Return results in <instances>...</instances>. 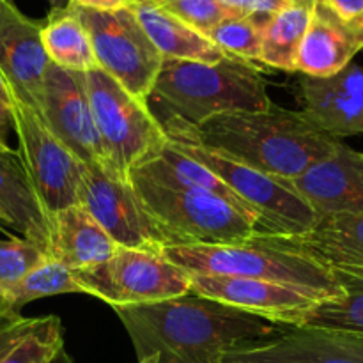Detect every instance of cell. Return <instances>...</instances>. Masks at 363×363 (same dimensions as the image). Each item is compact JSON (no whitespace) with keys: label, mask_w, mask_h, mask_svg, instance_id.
<instances>
[{"label":"cell","mask_w":363,"mask_h":363,"mask_svg":"<svg viewBox=\"0 0 363 363\" xmlns=\"http://www.w3.org/2000/svg\"><path fill=\"white\" fill-rule=\"evenodd\" d=\"M169 144L218 176L254 213L257 233L296 236L311 230L318 222V213L296 194L289 181L259 172L204 147L194 138L170 137Z\"/></svg>","instance_id":"7"},{"label":"cell","mask_w":363,"mask_h":363,"mask_svg":"<svg viewBox=\"0 0 363 363\" xmlns=\"http://www.w3.org/2000/svg\"><path fill=\"white\" fill-rule=\"evenodd\" d=\"M190 293L282 326H300L319 303L280 284L229 275H190Z\"/></svg>","instance_id":"15"},{"label":"cell","mask_w":363,"mask_h":363,"mask_svg":"<svg viewBox=\"0 0 363 363\" xmlns=\"http://www.w3.org/2000/svg\"><path fill=\"white\" fill-rule=\"evenodd\" d=\"M13 105L7 84L0 74V152L13 151L9 145V133L13 131Z\"/></svg>","instance_id":"33"},{"label":"cell","mask_w":363,"mask_h":363,"mask_svg":"<svg viewBox=\"0 0 363 363\" xmlns=\"http://www.w3.org/2000/svg\"><path fill=\"white\" fill-rule=\"evenodd\" d=\"M130 177L151 181V183L162 184V186L209 191V194H215L222 197L223 201L230 202V204L236 206L238 209L245 211L247 215L254 216V213H250V209L241 202V199L218 176H215L211 170H208L199 162L191 160L190 156L177 151L169 142H167L165 149L156 158L149 160L147 163L131 170Z\"/></svg>","instance_id":"23"},{"label":"cell","mask_w":363,"mask_h":363,"mask_svg":"<svg viewBox=\"0 0 363 363\" xmlns=\"http://www.w3.org/2000/svg\"><path fill=\"white\" fill-rule=\"evenodd\" d=\"M130 181L165 247L245 245L257 233L254 216L218 195L162 186L138 177H130Z\"/></svg>","instance_id":"5"},{"label":"cell","mask_w":363,"mask_h":363,"mask_svg":"<svg viewBox=\"0 0 363 363\" xmlns=\"http://www.w3.org/2000/svg\"><path fill=\"white\" fill-rule=\"evenodd\" d=\"M162 255L188 275H229L268 280L300 291L315 301L332 300L344 293V287L335 277L315 261L264 245L165 247Z\"/></svg>","instance_id":"4"},{"label":"cell","mask_w":363,"mask_h":363,"mask_svg":"<svg viewBox=\"0 0 363 363\" xmlns=\"http://www.w3.org/2000/svg\"><path fill=\"white\" fill-rule=\"evenodd\" d=\"M300 112L335 138L363 135V66L351 62L328 78H300Z\"/></svg>","instance_id":"17"},{"label":"cell","mask_w":363,"mask_h":363,"mask_svg":"<svg viewBox=\"0 0 363 363\" xmlns=\"http://www.w3.org/2000/svg\"><path fill=\"white\" fill-rule=\"evenodd\" d=\"M298 2H307V4H315V2H321V0H298Z\"/></svg>","instance_id":"40"},{"label":"cell","mask_w":363,"mask_h":363,"mask_svg":"<svg viewBox=\"0 0 363 363\" xmlns=\"http://www.w3.org/2000/svg\"><path fill=\"white\" fill-rule=\"evenodd\" d=\"M289 184L318 215L363 213V152L340 142Z\"/></svg>","instance_id":"18"},{"label":"cell","mask_w":363,"mask_h":363,"mask_svg":"<svg viewBox=\"0 0 363 363\" xmlns=\"http://www.w3.org/2000/svg\"><path fill=\"white\" fill-rule=\"evenodd\" d=\"M50 6H52V9H64V7H67L71 4V0H48Z\"/></svg>","instance_id":"37"},{"label":"cell","mask_w":363,"mask_h":363,"mask_svg":"<svg viewBox=\"0 0 363 363\" xmlns=\"http://www.w3.org/2000/svg\"><path fill=\"white\" fill-rule=\"evenodd\" d=\"M53 135L85 165H94L116 174L103 149L84 73H73L50 62L43 87L41 113ZM117 176V174H116Z\"/></svg>","instance_id":"13"},{"label":"cell","mask_w":363,"mask_h":363,"mask_svg":"<svg viewBox=\"0 0 363 363\" xmlns=\"http://www.w3.org/2000/svg\"><path fill=\"white\" fill-rule=\"evenodd\" d=\"M218 2L241 16H250V14L275 13L287 0H218Z\"/></svg>","instance_id":"34"},{"label":"cell","mask_w":363,"mask_h":363,"mask_svg":"<svg viewBox=\"0 0 363 363\" xmlns=\"http://www.w3.org/2000/svg\"><path fill=\"white\" fill-rule=\"evenodd\" d=\"M268 14H250L222 21L208 32V38L227 55L252 62L261 59L262 27Z\"/></svg>","instance_id":"28"},{"label":"cell","mask_w":363,"mask_h":363,"mask_svg":"<svg viewBox=\"0 0 363 363\" xmlns=\"http://www.w3.org/2000/svg\"><path fill=\"white\" fill-rule=\"evenodd\" d=\"M138 363H158V358H156V357H147V358H144V360H140Z\"/></svg>","instance_id":"38"},{"label":"cell","mask_w":363,"mask_h":363,"mask_svg":"<svg viewBox=\"0 0 363 363\" xmlns=\"http://www.w3.org/2000/svg\"><path fill=\"white\" fill-rule=\"evenodd\" d=\"M113 311L138 362L156 357L158 363H223L233 351L272 340L291 328L191 293Z\"/></svg>","instance_id":"1"},{"label":"cell","mask_w":363,"mask_h":363,"mask_svg":"<svg viewBox=\"0 0 363 363\" xmlns=\"http://www.w3.org/2000/svg\"><path fill=\"white\" fill-rule=\"evenodd\" d=\"M362 50L363 28L340 20L326 4L315 2L294 71L312 78L333 77L353 62Z\"/></svg>","instance_id":"19"},{"label":"cell","mask_w":363,"mask_h":363,"mask_svg":"<svg viewBox=\"0 0 363 363\" xmlns=\"http://www.w3.org/2000/svg\"><path fill=\"white\" fill-rule=\"evenodd\" d=\"M314 4L287 0L279 11L268 14L262 27L261 62L275 69L294 73L296 57L305 38Z\"/></svg>","instance_id":"25"},{"label":"cell","mask_w":363,"mask_h":363,"mask_svg":"<svg viewBox=\"0 0 363 363\" xmlns=\"http://www.w3.org/2000/svg\"><path fill=\"white\" fill-rule=\"evenodd\" d=\"M62 325L57 315L41 318L38 328L25 337L0 363H53L62 354Z\"/></svg>","instance_id":"29"},{"label":"cell","mask_w":363,"mask_h":363,"mask_svg":"<svg viewBox=\"0 0 363 363\" xmlns=\"http://www.w3.org/2000/svg\"><path fill=\"white\" fill-rule=\"evenodd\" d=\"M155 2L204 35L222 21L241 16L229 7L222 6L218 0H155Z\"/></svg>","instance_id":"30"},{"label":"cell","mask_w":363,"mask_h":363,"mask_svg":"<svg viewBox=\"0 0 363 363\" xmlns=\"http://www.w3.org/2000/svg\"><path fill=\"white\" fill-rule=\"evenodd\" d=\"M0 209L7 225L52 259V223L14 149L0 152Z\"/></svg>","instance_id":"20"},{"label":"cell","mask_w":363,"mask_h":363,"mask_svg":"<svg viewBox=\"0 0 363 363\" xmlns=\"http://www.w3.org/2000/svg\"><path fill=\"white\" fill-rule=\"evenodd\" d=\"M272 103L257 67L229 55L213 64L163 59L147 105L197 128L220 113L259 112Z\"/></svg>","instance_id":"3"},{"label":"cell","mask_w":363,"mask_h":363,"mask_svg":"<svg viewBox=\"0 0 363 363\" xmlns=\"http://www.w3.org/2000/svg\"><path fill=\"white\" fill-rule=\"evenodd\" d=\"M0 2H2V0H0Z\"/></svg>","instance_id":"41"},{"label":"cell","mask_w":363,"mask_h":363,"mask_svg":"<svg viewBox=\"0 0 363 363\" xmlns=\"http://www.w3.org/2000/svg\"><path fill=\"white\" fill-rule=\"evenodd\" d=\"M78 204L84 206L121 248L162 254L165 241L145 213L131 181L84 163Z\"/></svg>","instance_id":"11"},{"label":"cell","mask_w":363,"mask_h":363,"mask_svg":"<svg viewBox=\"0 0 363 363\" xmlns=\"http://www.w3.org/2000/svg\"><path fill=\"white\" fill-rule=\"evenodd\" d=\"M41 323V318H23L20 312L0 308V360L14 350L25 337L30 335Z\"/></svg>","instance_id":"32"},{"label":"cell","mask_w":363,"mask_h":363,"mask_svg":"<svg viewBox=\"0 0 363 363\" xmlns=\"http://www.w3.org/2000/svg\"><path fill=\"white\" fill-rule=\"evenodd\" d=\"M248 243L312 259L328 269L342 287L363 286V213L319 215L307 233L296 236L255 233Z\"/></svg>","instance_id":"12"},{"label":"cell","mask_w":363,"mask_h":363,"mask_svg":"<svg viewBox=\"0 0 363 363\" xmlns=\"http://www.w3.org/2000/svg\"><path fill=\"white\" fill-rule=\"evenodd\" d=\"M82 293L110 307L156 303L190 294V275L162 254L121 248L113 257L84 269H73Z\"/></svg>","instance_id":"8"},{"label":"cell","mask_w":363,"mask_h":363,"mask_svg":"<svg viewBox=\"0 0 363 363\" xmlns=\"http://www.w3.org/2000/svg\"><path fill=\"white\" fill-rule=\"evenodd\" d=\"M135 0H71L73 6L92 11H119L133 6Z\"/></svg>","instance_id":"36"},{"label":"cell","mask_w":363,"mask_h":363,"mask_svg":"<svg viewBox=\"0 0 363 363\" xmlns=\"http://www.w3.org/2000/svg\"><path fill=\"white\" fill-rule=\"evenodd\" d=\"M57 294H84L73 277V269L46 259L11 286L0 287V308L20 312L23 305Z\"/></svg>","instance_id":"26"},{"label":"cell","mask_w":363,"mask_h":363,"mask_svg":"<svg viewBox=\"0 0 363 363\" xmlns=\"http://www.w3.org/2000/svg\"><path fill=\"white\" fill-rule=\"evenodd\" d=\"M340 20L363 28V0H321Z\"/></svg>","instance_id":"35"},{"label":"cell","mask_w":363,"mask_h":363,"mask_svg":"<svg viewBox=\"0 0 363 363\" xmlns=\"http://www.w3.org/2000/svg\"><path fill=\"white\" fill-rule=\"evenodd\" d=\"M131 11L163 59L213 64L229 57L208 35L191 28L155 0H135Z\"/></svg>","instance_id":"22"},{"label":"cell","mask_w":363,"mask_h":363,"mask_svg":"<svg viewBox=\"0 0 363 363\" xmlns=\"http://www.w3.org/2000/svg\"><path fill=\"white\" fill-rule=\"evenodd\" d=\"M92 117L113 172L130 181L131 170L156 158L165 149L162 123L147 103L124 91L101 69L84 73Z\"/></svg>","instance_id":"6"},{"label":"cell","mask_w":363,"mask_h":363,"mask_svg":"<svg viewBox=\"0 0 363 363\" xmlns=\"http://www.w3.org/2000/svg\"><path fill=\"white\" fill-rule=\"evenodd\" d=\"M223 363H363V335L291 326L275 339L233 351Z\"/></svg>","instance_id":"16"},{"label":"cell","mask_w":363,"mask_h":363,"mask_svg":"<svg viewBox=\"0 0 363 363\" xmlns=\"http://www.w3.org/2000/svg\"><path fill=\"white\" fill-rule=\"evenodd\" d=\"M73 7L87 28L99 69L131 96L147 103L163 57L147 38L131 7L119 11Z\"/></svg>","instance_id":"9"},{"label":"cell","mask_w":363,"mask_h":363,"mask_svg":"<svg viewBox=\"0 0 363 363\" xmlns=\"http://www.w3.org/2000/svg\"><path fill=\"white\" fill-rule=\"evenodd\" d=\"M300 326L363 335V286H346L340 296L315 303Z\"/></svg>","instance_id":"27"},{"label":"cell","mask_w":363,"mask_h":363,"mask_svg":"<svg viewBox=\"0 0 363 363\" xmlns=\"http://www.w3.org/2000/svg\"><path fill=\"white\" fill-rule=\"evenodd\" d=\"M41 39L50 62L73 73L99 69L91 38L74 7L52 9L41 23Z\"/></svg>","instance_id":"24"},{"label":"cell","mask_w":363,"mask_h":363,"mask_svg":"<svg viewBox=\"0 0 363 363\" xmlns=\"http://www.w3.org/2000/svg\"><path fill=\"white\" fill-rule=\"evenodd\" d=\"M35 245L25 240H0V287L11 286L46 261Z\"/></svg>","instance_id":"31"},{"label":"cell","mask_w":363,"mask_h":363,"mask_svg":"<svg viewBox=\"0 0 363 363\" xmlns=\"http://www.w3.org/2000/svg\"><path fill=\"white\" fill-rule=\"evenodd\" d=\"M9 94L13 105V131L20 144L18 152L52 223V216L57 211L78 204L84 163L50 131L32 106L11 91Z\"/></svg>","instance_id":"10"},{"label":"cell","mask_w":363,"mask_h":363,"mask_svg":"<svg viewBox=\"0 0 363 363\" xmlns=\"http://www.w3.org/2000/svg\"><path fill=\"white\" fill-rule=\"evenodd\" d=\"M2 223H6V225H7V222H6V216H4V213H2V209H0V230H4V227H2Z\"/></svg>","instance_id":"39"},{"label":"cell","mask_w":363,"mask_h":363,"mask_svg":"<svg viewBox=\"0 0 363 363\" xmlns=\"http://www.w3.org/2000/svg\"><path fill=\"white\" fill-rule=\"evenodd\" d=\"M50 59L41 23L25 16L13 0L0 2V74L16 98L41 113L43 87Z\"/></svg>","instance_id":"14"},{"label":"cell","mask_w":363,"mask_h":363,"mask_svg":"<svg viewBox=\"0 0 363 363\" xmlns=\"http://www.w3.org/2000/svg\"><path fill=\"white\" fill-rule=\"evenodd\" d=\"M158 121L167 138H194L211 151L282 181L296 179L340 144L301 112L275 103L259 112L220 113L197 128L174 117Z\"/></svg>","instance_id":"2"},{"label":"cell","mask_w":363,"mask_h":363,"mask_svg":"<svg viewBox=\"0 0 363 363\" xmlns=\"http://www.w3.org/2000/svg\"><path fill=\"white\" fill-rule=\"evenodd\" d=\"M119 250L84 206H69L52 216V261L69 269H84L108 261Z\"/></svg>","instance_id":"21"}]
</instances>
